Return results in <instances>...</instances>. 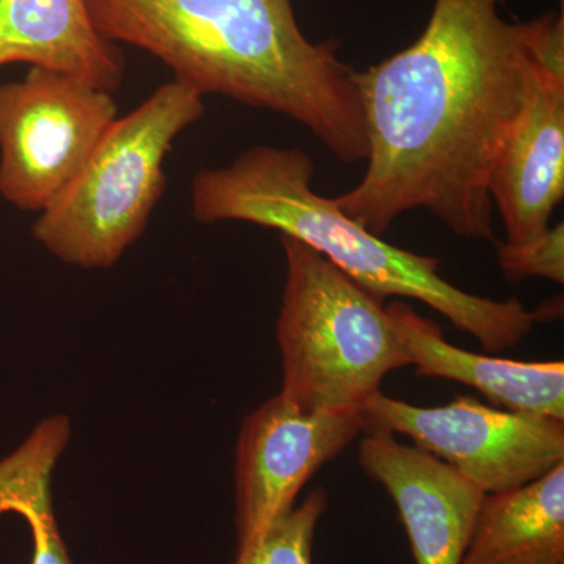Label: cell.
<instances>
[{
	"mask_svg": "<svg viewBox=\"0 0 564 564\" xmlns=\"http://www.w3.org/2000/svg\"><path fill=\"white\" fill-rule=\"evenodd\" d=\"M359 463L383 486L402 519L415 564H462L485 492L440 458L370 430Z\"/></svg>",
	"mask_w": 564,
	"mask_h": 564,
	"instance_id": "30bf717a",
	"label": "cell"
},
{
	"mask_svg": "<svg viewBox=\"0 0 564 564\" xmlns=\"http://www.w3.org/2000/svg\"><path fill=\"white\" fill-rule=\"evenodd\" d=\"M508 243H524L551 228L564 195V21H532L524 98L488 185Z\"/></svg>",
	"mask_w": 564,
	"mask_h": 564,
	"instance_id": "ba28073f",
	"label": "cell"
},
{
	"mask_svg": "<svg viewBox=\"0 0 564 564\" xmlns=\"http://www.w3.org/2000/svg\"><path fill=\"white\" fill-rule=\"evenodd\" d=\"M328 507V494L313 489L302 503L274 521L259 540L237 549L232 564H313L315 529Z\"/></svg>",
	"mask_w": 564,
	"mask_h": 564,
	"instance_id": "9a60e30c",
	"label": "cell"
},
{
	"mask_svg": "<svg viewBox=\"0 0 564 564\" xmlns=\"http://www.w3.org/2000/svg\"><path fill=\"white\" fill-rule=\"evenodd\" d=\"M497 261L507 280L544 278L564 282V226L562 223L549 228L536 239L524 243H508L496 240Z\"/></svg>",
	"mask_w": 564,
	"mask_h": 564,
	"instance_id": "2e32d148",
	"label": "cell"
},
{
	"mask_svg": "<svg viewBox=\"0 0 564 564\" xmlns=\"http://www.w3.org/2000/svg\"><path fill=\"white\" fill-rule=\"evenodd\" d=\"M359 411L364 432L410 437L485 494L519 488L564 463V421L486 406L473 397L422 408L380 391Z\"/></svg>",
	"mask_w": 564,
	"mask_h": 564,
	"instance_id": "52a82bcc",
	"label": "cell"
},
{
	"mask_svg": "<svg viewBox=\"0 0 564 564\" xmlns=\"http://www.w3.org/2000/svg\"><path fill=\"white\" fill-rule=\"evenodd\" d=\"M204 113L203 96L172 80L104 133L80 173L46 207L33 237L85 270L110 269L143 236L165 192L163 163Z\"/></svg>",
	"mask_w": 564,
	"mask_h": 564,
	"instance_id": "5b68a950",
	"label": "cell"
},
{
	"mask_svg": "<svg viewBox=\"0 0 564 564\" xmlns=\"http://www.w3.org/2000/svg\"><path fill=\"white\" fill-rule=\"evenodd\" d=\"M117 118L111 93L58 70L32 66L0 84V196L20 210L46 209Z\"/></svg>",
	"mask_w": 564,
	"mask_h": 564,
	"instance_id": "8992f818",
	"label": "cell"
},
{
	"mask_svg": "<svg viewBox=\"0 0 564 564\" xmlns=\"http://www.w3.org/2000/svg\"><path fill=\"white\" fill-rule=\"evenodd\" d=\"M462 564H564V463L485 494Z\"/></svg>",
	"mask_w": 564,
	"mask_h": 564,
	"instance_id": "4fadbf2b",
	"label": "cell"
},
{
	"mask_svg": "<svg viewBox=\"0 0 564 564\" xmlns=\"http://www.w3.org/2000/svg\"><path fill=\"white\" fill-rule=\"evenodd\" d=\"M502 0H436L425 31L355 73L367 169L336 203L381 236L426 209L464 239L492 240L488 185L524 98L532 21L508 22Z\"/></svg>",
	"mask_w": 564,
	"mask_h": 564,
	"instance_id": "6da1fadb",
	"label": "cell"
},
{
	"mask_svg": "<svg viewBox=\"0 0 564 564\" xmlns=\"http://www.w3.org/2000/svg\"><path fill=\"white\" fill-rule=\"evenodd\" d=\"M281 245L280 393L304 413L359 410L389 373L410 366L391 315L313 248L285 236Z\"/></svg>",
	"mask_w": 564,
	"mask_h": 564,
	"instance_id": "277c9868",
	"label": "cell"
},
{
	"mask_svg": "<svg viewBox=\"0 0 564 564\" xmlns=\"http://www.w3.org/2000/svg\"><path fill=\"white\" fill-rule=\"evenodd\" d=\"M111 43L150 52L174 80L285 115L337 161L367 159L355 73L333 43H311L291 0H87Z\"/></svg>",
	"mask_w": 564,
	"mask_h": 564,
	"instance_id": "7a4b0ae2",
	"label": "cell"
},
{
	"mask_svg": "<svg viewBox=\"0 0 564 564\" xmlns=\"http://www.w3.org/2000/svg\"><path fill=\"white\" fill-rule=\"evenodd\" d=\"M415 375L470 386L496 408L564 421V362H522L477 355L444 339L443 329L410 304L388 307Z\"/></svg>",
	"mask_w": 564,
	"mask_h": 564,
	"instance_id": "8fae6325",
	"label": "cell"
},
{
	"mask_svg": "<svg viewBox=\"0 0 564 564\" xmlns=\"http://www.w3.org/2000/svg\"><path fill=\"white\" fill-rule=\"evenodd\" d=\"M69 430L65 415H52L0 462V516L17 513L31 527L32 564H76L58 529L51 485Z\"/></svg>",
	"mask_w": 564,
	"mask_h": 564,
	"instance_id": "5bb4252c",
	"label": "cell"
},
{
	"mask_svg": "<svg viewBox=\"0 0 564 564\" xmlns=\"http://www.w3.org/2000/svg\"><path fill=\"white\" fill-rule=\"evenodd\" d=\"M362 432L359 410L304 413L281 393L248 414L236 447L237 549L291 511L304 485Z\"/></svg>",
	"mask_w": 564,
	"mask_h": 564,
	"instance_id": "9c48e42d",
	"label": "cell"
},
{
	"mask_svg": "<svg viewBox=\"0 0 564 564\" xmlns=\"http://www.w3.org/2000/svg\"><path fill=\"white\" fill-rule=\"evenodd\" d=\"M58 70L113 93L126 73L118 44L95 28L87 0H0V68Z\"/></svg>",
	"mask_w": 564,
	"mask_h": 564,
	"instance_id": "7c38bea8",
	"label": "cell"
},
{
	"mask_svg": "<svg viewBox=\"0 0 564 564\" xmlns=\"http://www.w3.org/2000/svg\"><path fill=\"white\" fill-rule=\"evenodd\" d=\"M314 163L300 148L259 147L231 165L206 169L192 181L196 221H245L276 229L328 259L356 284L384 302L425 303L488 351L513 348L533 332L536 311L519 300L464 292L440 274V261L402 250L348 217L336 199L314 191Z\"/></svg>",
	"mask_w": 564,
	"mask_h": 564,
	"instance_id": "3957f363",
	"label": "cell"
}]
</instances>
